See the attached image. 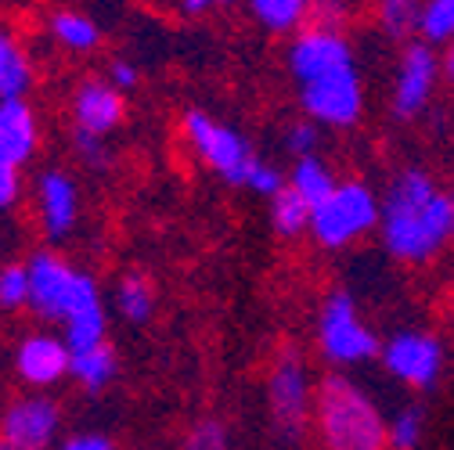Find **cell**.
<instances>
[{
    "label": "cell",
    "mask_w": 454,
    "mask_h": 450,
    "mask_svg": "<svg viewBox=\"0 0 454 450\" xmlns=\"http://www.w3.org/2000/svg\"><path fill=\"white\" fill-rule=\"evenodd\" d=\"M54 450H116V443H112L105 432H73Z\"/></svg>",
    "instance_id": "obj_34"
},
{
    "label": "cell",
    "mask_w": 454,
    "mask_h": 450,
    "mask_svg": "<svg viewBox=\"0 0 454 450\" xmlns=\"http://www.w3.org/2000/svg\"><path fill=\"white\" fill-rule=\"evenodd\" d=\"M29 267V310L51 324H62V339L73 353L108 343V310L94 274L80 270L54 249H40Z\"/></svg>",
    "instance_id": "obj_2"
},
{
    "label": "cell",
    "mask_w": 454,
    "mask_h": 450,
    "mask_svg": "<svg viewBox=\"0 0 454 450\" xmlns=\"http://www.w3.org/2000/svg\"><path fill=\"white\" fill-rule=\"evenodd\" d=\"M419 40L443 50L454 43V0H422V29Z\"/></svg>",
    "instance_id": "obj_25"
},
{
    "label": "cell",
    "mask_w": 454,
    "mask_h": 450,
    "mask_svg": "<svg viewBox=\"0 0 454 450\" xmlns=\"http://www.w3.org/2000/svg\"><path fill=\"white\" fill-rule=\"evenodd\" d=\"M335 184H339V177H335V170L321 159V155H314V159H300V162H293V170H289V188L310 206V209H317L332 191H335Z\"/></svg>",
    "instance_id": "obj_23"
},
{
    "label": "cell",
    "mask_w": 454,
    "mask_h": 450,
    "mask_svg": "<svg viewBox=\"0 0 454 450\" xmlns=\"http://www.w3.org/2000/svg\"><path fill=\"white\" fill-rule=\"evenodd\" d=\"M36 148H40V123H36L33 105L26 97L0 101V151L29 166Z\"/></svg>",
    "instance_id": "obj_16"
},
{
    "label": "cell",
    "mask_w": 454,
    "mask_h": 450,
    "mask_svg": "<svg viewBox=\"0 0 454 450\" xmlns=\"http://www.w3.org/2000/svg\"><path fill=\"white\" fill-rule=\"evenodd\" d=\"M310 216L314 209L286 184L274 198H270V228L278 238H300L310 231Z\"/></svg>",
    "instance_id": "obj_24"
},
{
    "label": "cell",
    "mask_w": 454,
    "mask_h": 450,
    "mask_svg": "<svg viewBox=\"0 0 454 450\" xmlns=\"http://www.w3.org/2000/svg\"><path fill=\"white\" fill-rule=\"evenodd\" d=\"M116 310L127 324H148L155 317V306H159V292H155V281L145 274V270H130L120 277L116 285Z\"/></svg>",
    "instance_id": "obj_19"
},
{
    "label": "cell",
    "mask_w": 454,
    "mask_h": 450,
    "mask_svg": "<svg viewBox=\"0 0 454 450\" xmlns=\"http://www.w3.org/2000/svg\"><path fill=\"white\" fill-rule=\"evenodd\" d=\"M310 432L321 450H389V415L350 371L317 378Z\"/></svg>",
    "instance_id": "obj_3"
},
{
    "label": "cell",
    "mask_w": 454,
    "mask_h": 450,
    "mask_svg": "<svg viewBox=\"0 0 454 450\" xmlns=\"http://www.w3.org/2000/svg\"><path fill=\"white\" fill-rule=\"evenodd\" d=\"M62 432V404L47 392L15 397L0 415V439L19 450H54Z\"/></svg>",
    "instance_id": "obj_12"
},
{
    "label": "cell",
    "mask_w": 454,
    "mask_h": 450,
    "mask_svg": "<svg viewBox=\"0 0 454 450\" xmlns=\"http://www.w3.org/2000/svg\"><path fill=\"white\" fill-rule=\"evenodd\" d=\"M364 80L361 69H335L328 76H317L300 87V108L303 120L317 123L321 130H354L364 116Z\"/></svg>",
    "instance_id": "obj_10"
},
{
    "label": "cell",
    "mask_w": 454,
    "mask_h": 450,
    "mask_svg": "<svg viewBox=\"0 0 454 450\" xmlns=\"http://www.w3.org/2000/svg\"><path fill=\"white\" fill-rule=\"evenodd\" d=\"M443 80V54L429 47L426 40H411L401 47L393 66V83H389V112L396 123H415L426 116L436 87Z\"/></svg>",
    "instance_id": "obj_8"
},
{
    "label": "cell",
    "mask_w": 454,
    "mask_h": 450,
    "mask_svg": "<svg viewBox=\"0 0 454 450\" xmlns=\"http://www.w3.org/2000/svg\"><path fill=\"white\" fill-rule=\"evenodd\" d=\"M22 170L26 166L8 159L4 151H0V213H12L22 198Z\"/></svg>",
    "instance_id": "obj_30"
},
{
    "label": "cell",
    "mask_w": 454,
    "mask_h": 450,
    "mask_svg": "<svg viewBox=\"0 0 454 450\" xmlns=\"http://www.w3.org/2000/svg\"><path fill=\"white\" fill-rule=\"evenodd\" d=\"M426 439V411L419 404H401L389 415V450H419Z\"/></svg>",
    "instance_id": "obj_26"
},
{
    "label": "cell",
    "mask_w": 454,
    "mask_h": 450,
    "mask_svg": "<svg viewBox=\"0 0 454 450\" xmlns=\"http://www.w3.org/2000/svg\"><path fill=\"white\" fill-rule=\"evenodd\" d=\"M246 4L267 33H300L310 22L314 0H246Z\"/></svg>",
    "instance_id": "obj_21"
},
{
    "label": "cell",
    "mask_w": 454,
    "mask_h": 450,
    "mask_svg": "<svg viewBox=\"0 0 454 450\" xmlns=\"http://www.w3.org/2000/svg\"><path fill=\"white\" fill-rule=\"evenodd\" d=\"M281 144H286V155H293V162L314 159V155H321L325 130L317 123H310V120H296L293 127H286V137H281Z\"/></svg>",
    "instance_id": "obj_28"
},
{
    "label": "cell",
    "mask_w": 454,
    "mask_h": 450,
    "mask_svg": "<svg viewBox=\"0 0 454 450\" xmlns=\"http://www.w3.org/2000/svg\"><path fill=\"white\" fill-rule=\"evenodd\" d=\"M127 120V94L108 80L87 76L73 90V130L90 137H108Z\"/></svg>",
    "instance_id": "obj_15"
},
{
    "label": "cell",
    "mask_w": 454,
    "mask_h": 450,
    "mask_svg": "<svg viewBox=\"0 0 454 450\" xmlns=\"http://www.w3.org/2000/svg\"><path fill=\"white\" fill-rule=\"evenodd\" d=\"M314 346L332 371H354L382 353V339L350 289H332L314 314Z\"/></svg>",
    "instance_id": "obj_5"
},
{
    "label": "cell",
    "mask_w": 454,
    "mask_h": 450,
    "mask_svg": "<svg viewBox=\"0 0 454 450\" xmlns=\"http://www.w3.org/2000/svg\"><path fill=\"white\" fill-rule=\"evenodd\" d=\"M73 151L80 155V162L94 166V170H101V166L108 162V148H105V137H90V134H80V130H73Z\"/></svg>",
    "instance_id": "obj_32"
},
{
    "label": "cell",
    "mask_w": 454,
    "mask_h": 450,
    "mask_svg": "<svg viewBox=\"0 0 454 450\" xmlns=\"http://www.w3.org/2000/svg\"><path fill=\"white\" fill-rule=\"evenodd\" d=\"M231 4H235V0H227V8H231Z\"/></svg>",
    "instance_id": "obj_38"
},
{
    "label": "cell",
    "mask_w": 454,
    "mask_h": 450,
    "mask_svg": "<svg viewBox=\"0 0 454 450\" xmlns=\"http://www.w3.org/2000/svg\"><path fill=\"white\" fill-rule=\"evenodd\" d=\"M350 66H357L354 43L335 26L307 22L300 33H293V40L286 47V69L296 80V87H303L317 76H328L335 69H350Z\"/></svg>",
    "instance_id": "obj_11"
},
{
    "label": "cell",
    "mask_w": 454,
    "mask_h": 450,
    "mask_svg": "<svg viewBox=\"0 0 454 450\" xmlns=\"http://www.w3.org/2000/svg\"><path fill=\"white\" fill-rule=\"evenodd\" d=\"M379 220H382V195L368 181H339L335 191L314 209L310 216V238L317 249L328 252H343L368 235H379Z\"/></svg>",
    "instance_id": "obj_6"
},
{
    "label": "cell",
    "mask_w": 454,
    "mask_h": 450,
    "mask_svg": "<svg viewBox=\"0 0 454 450\" xmlns=\"http://www.w3.org/2000/svg\"><path fill=\"white\" fill-rule=\"evenodd\" d=\"M47 33L51 40L59 43L62 50L69 54H90L101 47V26L94 15L80 12V8H59V12H51L47 19Z\"/></svg>",
    "instance_id": "obj_17"
},
{
    "label": "cell",
    "mask_w": 454,
    "mask_h": 450,
    "mask_svg": "<svg viewBox=\"0 0 454 450\" xmlns=\"http://www.w3.org/2000/svg\"><path fill=\"white\" fill-rule=\"evenodd\" d=\"M29 87H33V66L26 50L8 29H0V101L26 97Z\"/></svg>",
    "instance_id": "obj_22"
},
{
    "label": "cell",
    "mask_w": 454,
    "mask_h": 450,
    "mask_svg": "<svg viewBox=\"0 0 454 450\" xmlns=\"http://www.w3.org/2000/svg\"><path fill=\"white\" fill-rule=\"evenodd\" d=\"M450 198H454V184H450Z\"/></svg>",
    "instance_id": "obj_39"
},
{
    "label": "cell",
    "mask_w": 454,
    "mask_h": 450,
    "mask_svg": "<svg viewBox=\"0 0 454 450\" xmlns=\"http://www.w3.org/2000/svg\"><path fill=\"white\" fill-rule=\"evenodd\" d=\"M15 371L26 385H33V392H43L51 385H59L62 378H69L73 350H69V343L62 339V335L33 331L15 350Z\"/></svg>",
    "instance_id": "obj_14"
},
{
    "label": "cell",
    "mask_w": 454,
    "mask_h": 450,
    "mask_svg": "<svg viewBox=\"0 0 454 450\" xmlns=\"http://www.w3.org/2000/svg\"><path fill=\"white\" fill-rule=\"evenodd\" d=\"M181 450H231V439H227L223 422H216V418H202V422H195V425L188 429Z\"/></svg>",
    "instance_id": "obj_29"
},
{
    "label": "cell",
    "mask_w": 454,
    "mask_h": 450,
    "mask_svg": "<svg viewBox=\"0 0 454 450\" xmlns=\"http://www.w3.org/2000/svg\"><path fill=\"white\" fill-rule=\"evenodd\" d=\"M347 15H354V4H350V0H314V8H310V22L335 26V29H343Z\"/></svg>",
    "instance_id": "obj_31"
},
{
    "label": "cell",
    "mask_w": 454,
    "mask_h": 450,
    "mask_svg": "<svg viewBox=\"0 0 454 450\" xmlns=\"http://www.w3.org/2000/svg\"><path fill=\"white\" fill-rule=\"evenodd\" d=\"M440 54H443V80H450V83H454V43H450V47H443Z\"/></svg>",
    "instance_id": "obj_36"
},
{
    "label": "cell",
    "mask_w": 454,
    "mask_h": 450,
    "mask_svg": "<svg viewBox=\"0 0 454 450\" xmlns=\"http://www.w3.org/2000/svg\"><path fill=\"white\" fill-rule=\"evenodd\" d=\"M314 400H317V378L303 350L286 346L267 371V411L281 439L300 443L307 436L314 422Z\"/></svg>",
    "instance_id": "obj_7"
},
{
    "label": "cell",
    "mask_w": 454,
    "mask_h": 450,
    "mask_svg": "<svg viewBox=\"0 0 454 450\" xmlns=\"http://www.w3.org/2000/svg\"><path fill=\"white\" fill-rule=\"evenodd\" d=\"M372 19H375V29L389 43L404 47V43L419 40V29H422V0H372Z\"/></svg>",
    "instance_id": "obj_18"
},
{
    "label": "cell",
    "mask_w": 454,
    "mask_h": 450,
    "mask_svg": "<svg viewBox=\"0 0 454 450\" xmlns=\"http://www.w3.org/2000/svg\"><path fill=\"white\" fill-rule=\"evenodd\" d=\"M108 83L120 87L123 94L137 90V87H141V69H137V62H130V58H112V62H108Z\"/></svg>",
    "instance_id": "obj_33"
},
{
    "label": "cell",
    "mask_w": 454,
    "mask_h": 450,
    "mask_svg": "<svg viewBox=\"0 0 454 450\" xmlns=\"http://www.w3.org/2000/svg\"><path fill=\"white\" fill-rule=\"evenodd\" d=\"M216 8H227V0H177V15L181 19H206Z\"/></svg>",
    "instance_id": "obj_35"
},
{
    "label": "cell",
    "mask_w": 454,
    "mask_h": 450,
    "mask_svg": "<svg viewBox=\"0 0 454 450\" xmlns=\"http://www.w3.org/2000/svg\"><path fill=\"white\" fill-rule=\"evenodd\" d=\"M0 310H29V267L4 263L0 267Z\"/></svg>",
    "instance_id": "obj_27"
},
{
    "label": "cell",
    "mask_w": 454,
    "mask_h": 450,
    "mask_svg": "<svg viewBox=\"0 0 454 450\" xmlns=\"http://www.w3.org/2000/svg\"><path fill=\"white\" fill-rule=\"evenodd\" d=\"M36 195V220L47 242H66L80 223V188L69 170H43L33 184Z\"/></svg>",
    "instance_id": "obj_13"
},
{
    "label": "cell",
    "mask_w": 454,
    "mask_h": 450,
    "mask_svg": "<svg viewBox=\"0 0 454 450\" xmlns=\"http://www.w3.org/2000/svg\"><path fill=\"white\" fill-rule=\"evenodd\" d=\"M379 364L393 382H401L404 389L429 392L443 378L447 350H443L440 335H433L426 328H396L389 339H382Z\"/></svg>",
    "instance_id": "obj_9"
},
{
    "label": "cell",
    "mask_w": 454,
    "mask_h": 450,
    "mask_svg": "<svg viewBox=\"0 0 454 450\" xmlns=\"http://www.w3.org/2000/svg\"><path fill=\"white\" fill-rule=\"evenodd\" d=\"M184 141L192 144V151L202 159L206 170H213L227 188H242L256 198H274L281 188L289 184V177L278 170L274 162L260 159L253 141L216 116H209L206 108H188L181 120Z\"/></svg>",
    "instance_id": "obj_4"
},
{
    "label": "cell",
    "mask_w": 454,
    "mask_h": 450,
    "mask_svg": "<svg viewBox=\"0 0 454 450\" xmlns=\"http://www.w3.org/2000/svg\"><path fill=\"white\" fill-rule=\"evenodd\" d=\"M116 371H120L116 350H112V343H101V346H94V350L73 353V371H69V378H73L83 392H101V389L112 385Z\"/></svg>",
    "instance_id": "obj_20"
},
{
    "label": "cell",
    "mask_w": 454,
    "mask_h": 450,
    "mask_svg": "<svg viewBox=\"0 0 454 450\" xmlns=\"http://www.w3.org/2000/svg\"><path fill=\"white\" fill-rule=\"evenodd\" d=\"M0 450H19V446H12L8 439H0Z\"/></svg>",
    "instance_id": "obj_37"
},
{
    "label": "cell",
    "mask_w": 454,
    "mask_h": 450,
    "mask_svg": "<svg viewBox=\"0 0 454 450\" xmlns=\"http://www.w3.org/2000/svg\"><path fill=\"white\" fill-rule=\"evenodd\" d=\"M382 252L396 263L426 267L454 242V198L426 166H401L382 188Z\"/></svg>",
    "instance_id": "obj_1"
}]
</instances>
